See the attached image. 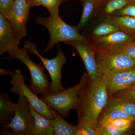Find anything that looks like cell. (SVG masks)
<instances>
[{
	"label": "cell",
	"mask_w": 135,
	"mask_h": 135,
	"mask_svg": "<svg viewBox=\"0 0 135 135\" xmlns=\"http://www.w3.org/2000/svg\"><path fill=\"white\" fill-rule=\"evenodd\" d=\"M110 96L103 75L88 83L81 92L77 109L78 123L96 126L98 118L109 102Z\"/></svg>",
	"instance_id": "obj_1"
},
{
	"label": "cell",
	"mask_w": 135,
	"mask_h": 135,
	"mask_svg": "<svg viewBox=\"0 0 135 135\" xmlns=\"http://www.w3.org/2000/svg\"><path fill=\"white\" fill-rule=\"evenodd\" d=\"M36 22L38 25L46 27L49 33L50 40L44 50V53L51 50L55 45L61 42L64 43L75 40L91 41L86 37L80 34L77 26L67 24L59 15L38 17Z\"/></svg>",
	"instance_id": "obj_2"
},
{
	"label": "cell",
	"mask_w": 135,
	"mask_h": 135,
	"mask_svg": "<svg viewBox=\"0 0 135 135\" xmlns=\"http://www.w3.org/2000/svg\"><path fill=\"white\" fill-rule=\"evenodd\" d=\"M89 80L88 74L84 73L75 86L61 92L41 96V99L65 119L71 110H76L80 94Z\"/></svg>",
	"instance_id": "obj_3"
},
{
	"label": "cell",
	"mask_w": 135,
	"mask_h": 135,
	"mask_svg": "<svg viewBox=\"0 0 135 135\" xmlns=\"http://www.w3.org/2000/svg\"><path fill=\"white\" fill-rule=\"evenodd\" d=\"M29 51L24 47L18 48L8 53V59L19 60L29 69L31 75L29 88L36 95H44L49 93L51 82L48 79V75L44 72V68L41 64H36L31 60Z\"/></svg>",
	"instance_id": "obj_4"
},
{
	"label": "cell",
	"mask_w": 135,
	"mask_h": 135,
	"mask_svg": "<svg viewBox=\"0 0 135 135\" xmlns=\"http://www.w3.org/2000/svg\"><path fill=\"white\" fill-rule=\"evenodd\" d=\"M30 105L25 97L18 95L15 115L9 123L2 126L0 134L32 135L34 120L30 113Z\"/></svg>",
	"instance_id": "obj_5"
},
{
	"label": "cell",
	"mask_w": 135,
	"mask_h": 135,
	"mask_svg": "<svg viewBox=\"0 0 135 135\" xmlns=\"http://www.w3.org/2000/svg\"><path fill=\"white\" fill-rule=\"evenodd\" d=\"M24 47L29 51V53L35 55L40 59L44 68L48 72L51 84L49 93L54 94L65 90V89L62 85L61 80L62 68L66 63V59L59 46L58 45L57 46L58 53L56 56L50 59L44 58L41 55L34 42L26 41Z\"/></svg>",
	"instance_id": "obj_6"
},
{
	"label": "cell",
	"mask_w": 135,
	"mask_h": 135,
	"mask_svg": "<svg viewBox=\"0 0 135 135\" xmlns=\"http://www.w3.org/2000/svg\"><path fill=\"white\" fill-rule=\"evenodd\" d=\"M11 76L12 77L10 81L12 86L11 91L16 95L25 96L30 104L38 112L46 118L53 119L54 116L52 109L27 86L25 82L26 77L22 74L20 70H15Z\"/></svg>",
	"instance_id": "obj_7"
},
{
	"label": "cell",
	"mask_w": 135,
	"mask_h": 135,
	"mask_svg": "<svg viewBox=\"0 0 135 135\" xmlns=\"http://www.w3.org/2000/svg\"><path fill=\"white\" fill-rule=\"evenodd\" d=\"M97 57L103 74L135 69V59L123 53L117 52L97 54Z\"/></svg>",
	"instance_id": "obj_8"
},
{
	"label": "cell",
	"mask_w": 135,
	"mask_h": 135,
	"mask_svg": "<svg viewBox=\"0 0 135 135\" xmlns=\"http://www.w3.org/2000/svg\"><path fill=\"white\" fill-rule=\"evenodd\" d=\"M64 43L71 46L79 53L84 63L90 80L95 79L102 76L103 74L98 62L96 52L91 41L75 40Z\"/></svg>",
	"instance_id": "obj_9"
},
{
	"label": "cell",
	"mask_w": 135,
	"mask_h": 135,
	"mask_svg": "<svg viewBox=\"0 0 135 135\" xmlns=\"http://www.w3.org/2000/svg\"><path fill=\"white\" fill-rule=\"evenodd\" d=\"M31 8L27 0H15L9 12L5 16L21 40L27 34L26 25Z\"/></svg>",
	"instance_id": "obj_10"
},
{
	"label": "cell",
	"mask_w": 135,
	"mask_h": 135,
	"mask_svg": "<svg viewBox=\"0 0 135 135\" xmlns=\"http://www.w3.org/2000/svg\"><path fill=\"white\" fill-rule=\"evenodd\" d=\"M122 31L106 36L92 38L91 43L97 54L117 53L129 42L134 40Z\"/></svg>",
	"instance_id": "obj_11"
},
{
	"label": "cell",
	"mask_w": 135,
	"mask_h": 135,
	"mask_svg": "<svg viewBox=\"0 0 135 135\" xmlns=\"http://www.w3.org/2000/svg\"><path fill=\"white\" fill-rule=\"evenodd\" d=\"M103 75L106 81L110 97L135 84V69Z\"/></svg>",
	"instance_id": "obj_12"
},
{
	"label": "cell",
	"mask_w": 135,
	"mask_h": 135,
	"mask_svg": "<svg viewBox=\"0 0 135 135\" xmlns=\"http://www.w3.org/2000/svg\"><path fill=\"white\" fill-rule=\"evenodd\" d=\"M20 41L7 19L0 13V55L18 48Z\"/></svg>",
	"instance_id": "obj_13"
},
{
	"label": "cell",
	"mask_w": 135,
	"mask_h": 135,
	"mask_svg": "<svg viewBox=\"0 0 135 135\" xmlns=\"http://www.w3.org/2000/svg\"><path fill=\"white\" fill-rule=\"evenodd\" d=\"M30 111L34 120V127L32 135H54V120L43 116L31 104Z\"/></svg>",
	"instance_id": "obj_14"
},
{
	"label": "cell",
	"mask_w": 135,
	"mask_h": 135,
	"mask_svg": "<svg viewBox=\"0 0 135 135\" xmlns=\"http://www.w3.org/2000/svg\"><path fill=\"white\" fill-rule=\"evenodd\" d=\"M134 0H99L96 12L98 17L107 18L112 16L116 11L123 8Z\"/></svg>",
	"instance_id": "obj_15"
},
{
	"label": "cell",
	"mask_w": 135,
	"mask_h": 135,
	"mask_svg": "<svg viewBox=\"0 0 135 135\" xmlns=\"http://www.w3.org/2000/svg\"><path fill=\"white\" fill-rule=\"evenodd\" d=\"M16 103H12L5 92L0 93V123L2 126L9 123L15 115Z\"/></svg>",
	"instance_id": "obj_16"
},
{
	"label": "cell",
	"mask_w": 135,
	"mask_h": 135,
	"mask_svg": "<svg viewBox=\"0 0 135 135\" xmlns=\"http://www.w3.org/2000/svg\"><path fill=\"white\" fill-rule=\"evenodd\" d=\"M51 109L54 116V135H79V129L77 126L68 123L56 111Z\"/></svg>",
	"instance_id": "obj_17"
},
{
	"label": "cell",
	"mask_w": 135,
	"mask_h": 135,
	"mask_svg": "<svg viewBox=\"0 0 135 135\" xmlns=\"http://www.w3.org/2000/svg\"><path fill=\"white\" fill-rule=\"evenodd\" d=\"M118 118H125L135 121V118L120 108L105 107L98 118L96 126L101 125Z\"/></svg>",
	"instance_id": "obj_18"
},
{
	"label": "cell",
	"mask_w": 135,
	"mask_h": 135,
	"mask_svg": "<svg viewBox=\"0 0 135 135\" xmlns=\"http://www.w3.org/2000/svg\"><path fill=\"white\" fill-rule=\"evenodd\" d=\"M105 18L94 27L91 34L92 38L106 36L120 31L118 24L112 17Z\"/></svg>",
	"instance_id": "obj_19"
},
{
	"label": "cell",
	"mask_w": 135,
	"mask_h": 135,
	"mask_svg": "<svg viewBox=\"0 0 135 135\" xmlns=\"http://www.w3.org/2000/svg\"><path fill=\"white\" fill-rule=\"evenodd\" d=\"M83 5L81 18L77 26L79 30L85 26L92 15L96 12L99 5V0H81Z\"/></svg>",
	"instance_id": "obj_20"
},
{
	"label": "cell",
	"mask_w": 135,
	"mask_h": 135,
	"mask_svg": "<svg viewBox=\"0 0 135 135\" xmlns=\"http://www.w3.org/2000/svg\"><path fill=\"white\" fill-rule=\"evenodd\" d=\"M118 24L120 31L135 40V17L129 16H111Z\"/></svg>",
	"instance_id": "obj_21"
},
{
	"label": "cell",
	"mask_w": 135,
	"mask_h": 135,
	"mask_svg": "<svg viewBox=\"0 0 135 135\" xmlns=\"http://www.w3.org/2000/svg\"><path fill=\"white\" fill-rule=\"evenodd\" d=\"M106 106L120 108L135 118V102L122 98L110 97L109 102Z\"/></svg>",
	"instance_id": "obj_22"
},
{
	"label": "cell",
	"mask_w": 135,
	"mask_h": 135,
	"mask_svg": "<svg viewBox=\"0 0 135 135\" xmlns=\"http://www.w3.org/2000/svg\"><path fill=\"white\" fill-rule=\"evenodd\" d=\"M99 135H126L131 129H121L109 125L96 126Z\"/></svg>",
	"instance_id": "obj_23"
},
{
	"label": "cell",
	"mask_w": 135,
	"mask_h": 135,
	"mask_svg": "<svg viewBox=\"0 0 135 135\" xmlns=\"http://www.w3.org/2000/svg\"><path fill=\"white\" fill-rule=\"evenodd\" d=\"M135 122L134 121L131 120L129 119H125V118H118L113 120L110 121L102 125H98L96 126L109 125L119 128L131 129Z\"/></svg>",
	"instance_id": "obj_24"
},
{
	"label": "cell",
	"mask_w": 135,
	"mask_h": 135,
	"mask_svg": "<svg viewBox=\"0 0 135 135\" xmlns=\"http://www.w3.org/2000/svg\"><path fill=\"white\" fill-rule=\"evenodd\" d=\"M63 0H42L40 5L46 7L50 15H59V7Z\"/></svg>",
	"instance_id": "obj_25"
},
{
	"label": "cell",
	"mask_w": 135,
	"mask_h": 135,
	"mask_svg": "<svg viewBox=\"0 0 135 135\" xmlns=\"http://www.w3.org/2000/svg\"><path fill=\"white\" fill-rule=\"evenodd\" d=\"M110 97L135 102V84L128 88L116 92Z\"/></svg>",
	"instance_id": "obj_26"
},
{
	"label": "cell",
	"mask_w": 135,
	"mask_h": 135,
	"mask_svg": "<svg viewBox=\"0 0 135 135\" xmlns=\"http://www.w3.org/2000/svg\"><path fill=\"white\" fill-rule=\"evenodd\" d=\"M79 135H99L96 126L89 123L78 124Z\"/></svg>",
	"instance_id": "obj_27"
},
{
	"label": "cell",
	"mask_w": 135,
	"mask_h": 135,
	"mask_svg": "<svg viewBox=\"0 0 135 135\" xmlns=\"http://www.w3.org/2000/svg\"><path fill=\"white\" fill-rule=\"evenodd\" d=\"M129 16L135 17V0L123 8L114 12L112 16Z\"/></svg>",
	"instance_id": "obj_28"
},
{
	"label": "cell",
	"mask_w": 135,
	"mask_h": 135,
	"mask_svg": "<svg viewBox=\"0 0 135 135\" xmlns=\"http://www.w3.org/2000/svg\"><path fill=\"white\" fill-rule=\"evenodd\" d=\"M118 52L123 53L135 59V40L127 44Z\"/></svg>",
	"instance_id": "obj_29"
},
{
	"label": "cell",
	"mask_w": 135,
	"mask_h": 135,
	"mask_svg": "<svg viewBox=\"0 0 135 135\" xmlns=\"http://www.w3.org/2000/svg\"><path fill=\"white\" fill-rule=\"evenodd\" d=\"M15 0H0V13L5 16L12 7Z\"/></svg>",
	"instance_id": "obj_30"
},
{
	"label": "cell",
	"mask_w": 135,
	"mask_h": 135,
	"mask_svg": "<svg viewBox=\"0 0 135 135\" xmlns=\"http://www.w3.org/2000/svg\"><path fill=\"white\" fill-rule=\"evenodd\" d=\"M13 73L12 70H5L1 68L0 69V76L1 77L3 75H11Z\"/></svg>",
	"instance_id": "obj_31"
},
{
	"label": "cell",
	"mask_w": 135,
	"mask_h": 135,
	"mask_svg": "<svg viewBox=\"0 0 135 135\" xmlns=\"http://www.w3.org/2000/svg\"><path fill=\"white\" fill-rule=\"evenodd\" d=\"M42 0H30V4L31 7L34 6H40L41 2Z\"/></svg>",
	"instance_id": "obj_32"
},
{
	"label": "cell",
	"mask_w": 135,
	"mask_h": 135,
	"mask_svg": "<svg viewBox=\"0 0 135 135\" xmlns=\"http://www.w3.org/2000/svg\"><path fill=\"white\" fill-rule=\"evenodd\" d=\"M27 1L30 3V0H27Z\"/></svg>",
	"instance_id": "obj_33"
},
{
	"label": "cell",
	"mask_w": 135,
	"mask_h": 135,
	"mask_svg": "<svg viewBox=\"0 0 135 135\" xmlns=\"http://www.w3.org/2000/svg\"><path fill=\"white\" fill-rule=\"evenodd\" d=\"M63 1H67V0H63Z\"/></svg>",
	"instance_id": "obj_34"
}]
</instances>
